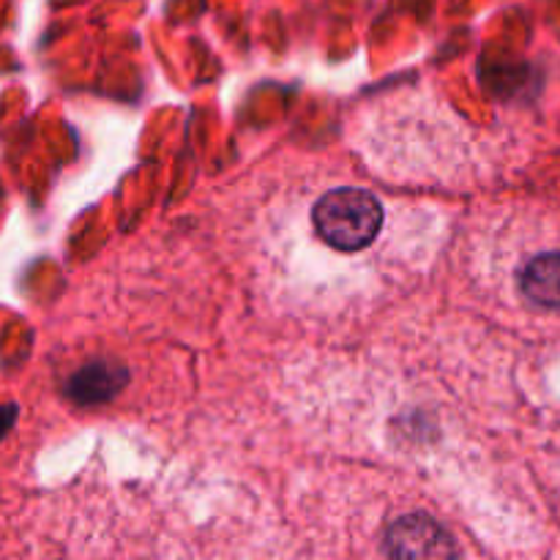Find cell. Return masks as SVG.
Segmentation results:
<instances>
[{"label": "cell", "mask_w": 560, "mask_h": 560, "mask_svg": "<svg viewBox=\"0 0 560 560\" xmlns=\"http://www.w3.org/2000/svg\"><path fill=\"white\" fill-rule=\"evenodd\" d=\"M312 224L331 249L359 252L381 233L383 206L366 189H334L317 200Z\"/></svg>", "instance_id": "1"}, {"label": "cell", "mask_w": 560, "mask_h": 560, "mask_svg": "<svg viewBox=\"0 0 560 560\" xmlns=\"http://www.w3.org/2000/svg\"><path fill=\"white\" fill-rule=\"evenodd\" d=\"M386 552L394 558H454V539L427 514L402 517L388 528Z\"/></svg>", "instance_id": "2"}, {"label": "cell", "mask_w": 560, "mask_h": 560, "mask_svg": "<svg viewBox=\"0 0 560 560\" xmlns=\"http://www.w3.org/2000/svg\"><path fill=\"white\" fill-rule=\"evenodd\" d=\"M126 386V372L115 364H104V361H93V364L82 366L74 372L69 381V397L77 405H102L109 402L120 388Z\"/></svg>", "instance_id": "3"}, {"label": "cell", "mask_w": 560, "mask_h": 560, "mask_svg": "<svg viewBox=\"0 0 560 560\" xmlns=\"http://www.w3.org/2000/svg\"><path fill=\"white\" fill-rule=\"evenodd\" d=\"M520 290L530 304L541 306V310H560V252L534 257L523 268Z\"/></svg>", "instance_id": "4"}, {"label": "cell", "mask_w": 560, "mask_h": 560, "mask_svg": "<svg viewBox=\"0 0 560 560\" xmlns=\"http://www.w3.org/2000/svg\"><path fill=\"white\" fill-rule=\"evenodd\" d=\"M16 421V408L14 405H0V441L9 435V430Z\"/></svg>", "instance_id": "5"}]
</instances>
